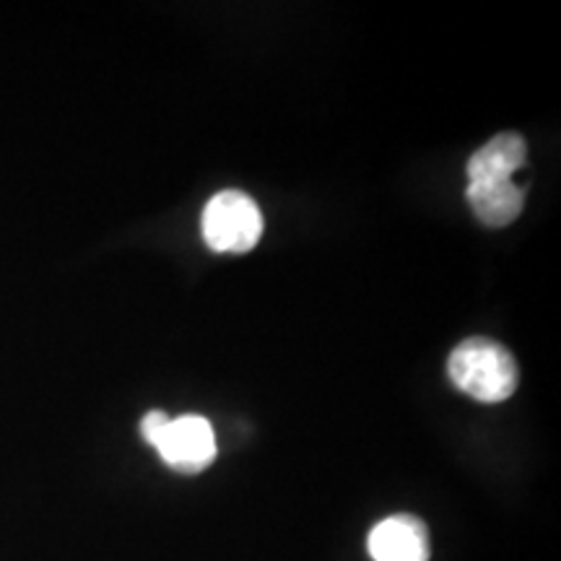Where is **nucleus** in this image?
I'll return each mask as SVG.
<instances>
[{"instance_id": "nucleus-7", "label": "nucleus", "mask_w": 561, "mask_h": 561, "mask_svg": "<svg viewBox=\"0 0 561 561\" xmlns=\"http://www.w3.org/2000/svg\"><path fill=\"white\" fill-rule=\"evenodd\" d=\"M167 424H170V416H167L164 411H149L144 416V421H140V434H144V439L153 447V445H157V439L161 437V432H164Z\"/></svg>"}, {"instance_id": "nucleus-6", "label": "nucleus", "mask_w": 561, "mask_h": 561, "mask_svg": "<svg viewBox=\"0 0 561 561\" xmlns=\"http://www.w3.org/2000/svg\"><path fill=\"white\" fill-rule=\"evenodd\" d=\"M468 206L486 227H507L520 216L525 195L512 180L502 182H468Z\"/></svg>"}, {"instance_id": "nucleus-2", "label": "nucleus", "mask_w": 561, "mask_h": 561, "mask_svg": "<svg viewBox=\"0 0 561 561\" xmlns=\"http://www.w3.org/2000/svg\"><path fill=\"white\" fill-rule=\"evenodd\" d=\"M263 234L257 203L240 191H224L203 210V240L216 252H250Z\"/></svg>"}, {"instance_id": "nucleus-4", "label": "nucleus", "mask_w": 561, "mask_h": 561, "mask_svg": "<svg viewBox=\"0 0 561 561\" xmlns=\"http://www.w3.org/2000/svg\"><path fill=\"white\" fill-rule=\"evenodd\" d=\"M367 546L375 561H430V533L413 515H392L375 525Z\"/></svg>"}, {"instance_id": "nucleus-3", "label": "nucleus", "mask_w": 561, "mask_h": 561, "mask_svg": "<svg viewBox=\"0 0 561 561\" xmlns=\"http://www.w3.org/2000/svg\"><path fill=\"white\" fill-rule=\"evenodd\" d=\"M167 466L180 473H201L216 458V434L208 419L187 416L170 419L153 445Z\"/></svg>"}, {"instance_id": "nucleus-1", "label": "nucleus", "mask_w": 561, "mask_h": 561, "mask_svg": "<svg viewBox=\"0 0 561 561\" xmlns=\"http://www.w3.org/2000/svg\"><path fill=\"white\" fill-rule=\"evenodd\" d=\"M453 385L481 403H502L517 390L520 369L515 356L491 339H468L447 359Z\"/></svg>"}, {"instance_id": "nucleus-5", "label": "nucleus", "mask_w": 561, "mask_h": 561, "mask_svg": "<svg viewBox=\"0 0 561 561\" xmlns=\"http://www.w3.org/2000/svg\"><path fill=\"white\" fill-rule=\"evenodd\" d=\"M528 159V146L520 133H500L483 144L468 161V182H502L512 180Z\"/></svg>"}]
</instances>
